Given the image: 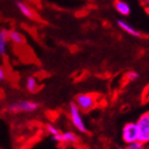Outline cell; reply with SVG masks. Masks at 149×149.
<instances>
[{
  "instance_id": "12",
  "label": "cell",
  "mask_w": 149,
  "mask_h": 149,
  "mask_svg": "<svg viewBox=\"0 0 149 149\" xmlns=\"http://www.w3.org/2000/svg\"><path fill=\"white\" fill-rule=\"evenodd\" d=\"M25 87L26 90L30 93H35L38 89V83H37V80L35 77H28L26 79V83H25Z\"/></svg>"
},
{
  "instance_id": "10",
  "label": "cell",
  "mask_w": 149,
  "mask_h": 149,
  "mask_svg": "<svg viewBox=\"0 0 149 149\" xmlns=\"http://www.w3.org/2000/svg\"><path fill=\"white\" fill-rule=\"evenodd\" d=\"M114 8L119 15L121 16H128L130 14V5L126 2L125 0H115L114 1Z\"/></svg>"
},
{
  "instance_id": "7",
  "label": "cell",
  "mask_w": 149,
  "mask_h": 149,
  "mask_svg": "<svg viewBox=\"0 0 149 149\" xmlns=\"http://www.w3.org/2000/svg\"><path fill=\"white\" fill-rule=\"evenodd\" d=\"M16 5H17V7H18L19 12L21 13L24 17L30 19V20H35L36 15H35L34 9H33L32 7L29 6L27 3L23 2V1H17Z\"/></svg>"
},
{
  "instance_id": "1",
  "label": "cell",
  "mask_w": 149,
  "mask_h": 149,
  "mask_svg": "<svg viewBox=\"0 0 149 149\" xmlns=\"http://www.w3.org/2000/svg\"><path fill=\"white\" fill-rule=\"evenodd\" d=\"M40 108V102L30 100H20L8 104L6 110L12 114L19 113H33Z\"/></svg>"
},
{
  "instance_id": "18",
  "label": "cell",
  "mask_w": 149,
  "mask_h": 149,
  "mask_svg": "<svg viewBox=\"0 0 149 149\" xmlns=\"http://www.w3.org/2000/svg\"><path fill=\"white\" fill-rule=\"evenodd\" d=\"M145 12H146V14L149 16V5H146V6H145Z\"/></svg>"
},
{
  "instance_id": "9",
  "label": "cell",
  "mask_w": 149,
  "mask_h": 149,
  "mask_svg": "<svg viewBox=\"0 0 149 149\" xmlns=\"http://www.w3.org/2000/svg\"><path fill=\"white\" fill-rule=\"evenodd\" d=\"M117 25H118V27L120 28L121 30H123L124 32L132 35V36H135V37L141 36V32L139 30H137L133 25H130V23L124 21V20H118L117 21Z\"/></svg>"
},
{
  "instance_id": "8",
  "label": "cell",
  "mask_w": 149,
  "mask_h": 149,
  "mask_svg": "<svg viewBox=\"0 0 149 149\" xmlns=\"http://www.w3.org/2000/svg\"><path fill=\"white\" fill-rule=\"evenodd\" d=\"M9 42H12L14 45L22 46L26 44V37L21 31L17 30V29H10L8 33Z\"/></svg>"
},
{
  "instance_id": "6",
  "label": "cell",
  "mask_w": 149,
  "mask_h": 149,
  "mask_svg": "<svg viewBox=\"0 0 149 149\" xmlns=\"http://www.w3.org/2000/svg\"><path fill=\"white\" fill-rule=\"evenodd\" d=\"M53 141L58 143H65V144H74L78 141L77 135L72 132H65V133H61L59 132L57 135L51 137Z\"/></svg>"
},
{
  "instance_id": "16",
  "label": "cell",
  "mask_w": 149,
  "mask_h": 149,
  "mask_svg": "<svg viewBox=\"0 0 149 149\" xmlns=\"http://www.w3.org/2000/svg\"><path fill=\"white\" fill-rule=\"evenodd\" d=\"M5 79H6V70H4L3 66L0 65V83L4 81Z\"/></svg>"
},
{
  "instance_id": "17",
  "label": "cell",
  "mask_w": 149,
  "mask_h": 149,
  "mask_svg": "<svg viewBox=\"0 0 149 149\" xmlns=\"http://www.w3.org/2000/svg\"><path fill=\"white\" fill-rule=\"evenodd\" d=\"M140 2L142 3L144 6H146V5H149V0H140Z\"/></svg>"
},
{
  "instance_id": "4",
  "label": "cell",
  "mask_w": 149,
  "mask_h": 149,
  "mask_svg": "<svg viewBox=\"0 0 149 149\" xmlns=\"http://www.w3.org/2000/svg\"><path fill=\"white\" fill-rule=\"evenodd\" d=\"M74 102L82 112H89L96 106V96L90 92L80 93L76 96Z\"/></svg>"
},
{
  "instance_id": "13",
  "label": "cell",
  "mask_w": 149,
  "mask_h": 149,
  "mask_svg": "<svg viewBox=\"0 0 149 149\" xmlns=\"http://www.w3.org/2000/svg\"><path fill=\"white\" fill-rule=\"evenodd\" d=\"M140 78V74L136 70H130L125 74V79L127 80L128 82H134L136 80H138Z\"/></svg>"
},
{
  "instance_id": "14",
  "label": "cell",
  "mask_w": 149,
  "mask_h": 149,
  "mask_svg": "<svg viewBox=\"0 0 149 149\" xmlns=\"http://www.w3.org/2000/svg\"><path fill=\"white\" fill-rule=\"evenodd\" d=\"M124 149H144V144L137 140V141H135V142L126 144V147Z\"/></svg>"
},
{
  "instance_id": "3",
  "label": "cell",
  "mask_w": 149,
  "mask_h": 149,
  "mask_svg": "<svg viewBox=\"0 0 149 149\" xmlns=\"http://www.w3.org/2000/svg\"><path fill=\"white\" fill-rule=\"evenodd\" d=\"M138 125V141L143 144L149 143V112H145L139 117L138 121L136 122Z\"/></svg>"
},
{
  "instance_id": "2",
  "label": "cell",
  "mask_w": 149,
  "mask_h": 149,
  "mask_svg": "<svg viewBox=\"0 0 149 149\" xmlns=\"http://www.w3.org/2000/svg\"><path fill=\"white\" fill-rule=\"evenodd\" d=\"M68 115H70V122L74 126V128L79 130L80 133H86L87 126L84 121L82 111L74 102H72L68 105Z\"/></svg>"
},
{
  "instance_id": "15",
  "label": "cell",
  "mask_w": 149,
  "mask_h": 149,
  "mask_svg": "<svg viewBox=\"0 0 149 149\" xmlns=\"http://www.w3.org/2000/svg\"><path fill=\"white\" fill-rule=\"evenodd\" d=\"M46 127H47V130H48V133H49V135L51 136V137L57 135V134L60 132V130L56 127L55 125H53V124H47Z\"/></svg>"
},
{
  "instance_id": "11",
  "label": "cell",
  "mask_w": 149,
  "mask_h": 149,
  "mask_svg": "<svg viewBox=\"0 0 149 149\" xmlns=\"http://www.w3.org/2000/svg\"><path fill=\"white\" fill-rule=\"evenodd\" d=\"M8 33L9 30H7L6 28L0 29V54L1 56L5 55L7 52V42L9 40Z\"/></svg>"
},
{
  "instance_id": "5",
  "label": "cell",
  "mask_w": 149,
  "mask_h": 149,
  "mask_svg": "<svg viewBox=\"0 0 149 149\" xmlns=\"http://www.w3.org/2000/svg\"><path fill=\"white\" fill-rule=\"evenodd\" d=\"M138 125L136 122H128L122 128V141L125 144H130L138 140Z\"/></svg>"
},
{
  "instance_id": "19",
  "label": "cell",
  "mask_w": 149,
  "mask_h": 149,
  "mask_svg": "<svg viewBox=\"0 0 149 149\" xmlns=\"http://www.w3.org/2000/svg\"><path fill=\"white\" fill-rule=\"evenodd\" d=\"M0 58H1V54H0Z\"/></svg>"
}]
</instances>
